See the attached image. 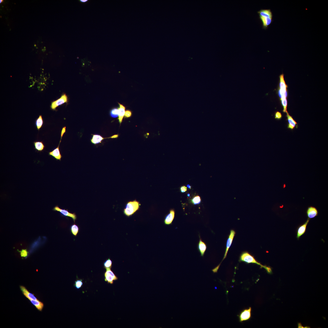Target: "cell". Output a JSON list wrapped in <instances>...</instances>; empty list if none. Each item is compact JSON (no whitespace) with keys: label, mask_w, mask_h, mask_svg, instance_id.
<instances>
[{"label":"cell","mask_w":328,"mask_h":328,"mask_svg":"<svg viewBox=\"0 0 328 328\" xmlns=\"http://www.w3.org/2000/svg\"><path fill=\"white\" fill-rule=\"evenodd\" d=\"M35 123L37 130L39 131L43 127L44 124V121L41 115H39L38 118L36 120Z\"/></svg>","instance_id":"cell-22"},{"label":"cell","mask_w":328,"mask_h":328,"mask_svg":"<svg viewBox=\"0 0 328 328\" xmlns=\"http://www.w3.org/2000/svg\"><path fill=\"white\" fill-rule=\"evenodd\" d=\"M132 115V112L129 110L126 111L124 115L125 118H128L130 117Z\"/></svg>","instance_id":"cell-30"},{"label":"cell","mask_w":328,"mask_h":328,"mask_svg":"<svg viewBox=\"0 0 328 328\" xmlns=\"http://www.w3.org/2000/svg\"><path fill=\"white\" fill-rule=\"evenodd\" d=\"M259 18L263 23V28L264 29H267L272 23L273 18L259 16Z\"/></svg>","instance_id":"cell-17"},{"label":"cell","mask_w":328,"mask_h":328,"mask_svg":"<svg viewBox=\"0 0 328 328\" xmlns=\"http://www.w3.org/2000/svg\"><path fill=\"white\" fill-rule=\"evenodd\" d=\"M83 283L81 280H77L75 282L74 286L78 289H80L83 285Z\"/></svg>","instance_id":"cell-26"},{"label":"cell","mask_w":328,"mask_h":328,"mask_svg":"<svg viewBox=\"0 0 328 328\" xmlns=\"http://www.w3.org/2000/svg\"><path fill=\"white\" fill-rule=\"evenodd\" d=\"M68 101V97L65 94H64L60 98L52 102L50 108L52 110L55 111L57 107L65 103H67Z\"/></svg>","instance_id":"cell-7"},{"label":"cell","mask_w":328,"mask_h":328,"mask_svg":"<svg viewBox=\"0 0 328 328\" xmlns=\"http://www.w3.org/2000/svg\"><path fill=\"white\" fill-rule=\"evenodd\" d=\"M141 204L136 200L128 201L124 209V214L126 216L130 217L139 209Z\"/></svg>","instance_id":"cell-2"},{"label":"cell","mask_w":328,"mask_h":328,"mask_svg":"<svg viewBox=\"0 0 328 328\" xmlns=\"http://www.w3.org/2000/svg\"><path fill=\"white\" fill-rule=\"evenodd\" d=\"M92 135H93V137H92L91 140V142H92V143L94 145H97L100 143L102 141L105 139L111 138H117L119 136L118 135H113L112 137H109L104 138V137H103L102 136L99 135L92 134Z\"/></svg>","instance_id":"cell-10"},{"label":"cell","mask_w":328,"mask_h":328,"mask_svg":"<svg viewBox=\"0 0 328 328\" xmlns=\"http://www.w3.org/2000/svg\"><path fill=\"white\" fill-rule=\"evenodd\" d=\"M259 16L273 18V14L270 9H261L257 12Z\"/></svg>","instance_id":"cell-18"},{"label":"cell","mask_w":328,"mask_h":328,"mask_svg":"<svg viewBox=\"0 0 328 328\" xmlns=\"http://www.w3.org/2000/svg\"><path fill=\"white\" fill-rule=\"evenodd\" d=\"M110 115L111 117L114 118H115L119 116V108H114L112 109L110 112Z\"/></svg>","instance_id":"cell-25"},{"label":"cell","mask_w":328,"mask_h":328,"mask_svg":"<svg viewBox=\"0 0 328 328\" xmlns=\"http://www.w3.org/2000/svg\"><path fill=\"white\" fill-rule=\"evenodd\" d=\"M104 267L106 270L111 269L112 266V262L110 258L106 260L103 264Z\"/></svg>","instance_id":"cell-24"},{"label":"cell","mask_w":328,"mask_h":328,"mask_svg":"<svg viewBox=\"0 0 328 328\" xmlns=\"http://www.w3.org/2000/svg\"><path fill=\"white\" fill-rule=\"evenodd\" d=\"M187 187L188 188H189L190 189H191V187L190 186V185H189V184L187 185Z\"/></svg>","instance_id":"cell-33"},{"label":"cell","mask_w":328,"mask_h":328,"mask_svg":"<svg viewBox=\"0 0 328 328\" xmlns=\"http://www.w3.org/2000/svg\"><path fill=\"white\" fill-rule=\"evenodd\" d=\"M282 117V114L279 112H276L275 114V118L277 120H281Z\"/></svg>","instance_id":"cell-29"},{"label":"cell","mask_w":328,"mask_h":328,"mask_svg":"<svg viewBox=\"0 0 328 328\" xmlns=\"http://www.w3.org/2000/svg\"><path fill=\"white\" fill-rule=\"evenodd\" d=\"M65 132V131L64 130H62L61 132V136L60 141L59 145L58 147L56 149H55L51 152L49 153V155L53 157L57 160L61 161V158L62 156L61 154L60 151L59 149V147L60 143L61 141V140L63 137V134Z\"/></svg>","instance_id":"cell-8"},{"label":"cell","mask_w":328,"mask_h":328,"mask_svg":"<svg viewBox=\"0 0 328 328\" xmlns=\"http://www.w3.org/2000/svg\"><path fill=\"white\" fill-rule=\"evenodd\" d=\"M235 233H235V231L234 230H231L230 234L229 235L228 239L227 240V242L226 247V250H225V255H224V257L221 262V263L218 266H217L215 268L217 270H218V269H219V268L220 267V266L221 264L222 263V262L223 261L226 257L227 256V253H228V250H229L230 247L231 246V245L232 244V243L233 240L234 238V237L235 236Z\"/></svg>","instance_id":"cell-4"},{"label":"cell","mask_w":328,"mask_h":328,"mask_svg":"<svg viewBox=\"0 0 328 328\" xmlns=\"http://www.w3.org/2000/svg\"><path fill=\"white\" fill-rule=\"evenodd\" d=\"M192 203L194 205L199 204L201 202V199L200 196H196L193 198L192 200Z\"/></svg>","instance_id":"cell-27"},{"label":"cell","mask_w":328,"mask_h":328,"mask_svg":"<svg viewBox=\"0 0 328 328\" xmlns=\"http://www.w3.org/2000/svg\"><path fill=\"white\" fill-rule=\"evenodd\" d=\"M31 303L34 305L35 307L39 311L43 310L44 307V304L43 302H41L39 300H29Z\"/></svg>","instance_id":"cell-20"},{"label":"cell","mask_w":328,"mask_h":328,"mask_svg":"<svg viewBox=\"0 0 328 328\" xmlns=\"http://www.w3.org/2000/svg\"><path fill=\"white\" fill-rule=\"evenodd\" d=\"M104 275L105 281L106 282H107L108 283L112 284L113 283L114 281L118 279V277L111 270V269L106 270L104 273Z\"/></svg>","instance_id":"cell-6"},{"label":"cell","mask_w":328,"mask_h":328,"mask_svg":"<svg viewBox=\"0 0 328 328\" xmlns=\"http://www.w3.org/2000/svg\"><path fill=\"white\" fill-rule=\"evenodd\" d=\"M20 255L22 257H26L28 256V252L26 249H23L20 251Z\"/></svg>","instance_id":"cell-28"},{"label":"cell","mask_w":328,"mask_h":328,"mask_svg":"<svg viewBox=\"0 0 328 328\" xmlns=\"http://www.w3.org/2000/svg\"><path fill=\"white\" fill-rule=\"evenodd\" d=\"M200 240L198 244V249L201 256L203 257L207 249L206 243L203 241L199 236Z\"/></svg>","instance_id":"cell-15"},{"label":"cell","mask_w":328,"mask_h":328,"mask_svg":"<svg viewBox=\"0 0 328 328\" xmlns=\"http://www.w3.org/2000/svg\"><path fill=\"white\" fill-rule=\"evenodd\" d=\"M188 197H189L190 196V195L189 194H188Z\"/></svg>","instance_id":"cell-34"},{"label":"cell","mask_w":328,"mask_h":328,"mask_svg":"<svg viewBox=\"0 0 328 328\" xmlns=\"http://www.w3.org/2000/svg\"><path fill=\"white\" fill-rule=\"evenodd\" d=\"M119 105V108L118 120L120 124L122 122L123 120L125 113V107L122 104L118 103Z\"/></svg>","instance_id":"cell-19"},{"label":"cell","mask_w":328,"mask_h":328,"mask_svg":"<svg viewBox=\"0 0 328 328\" xmlns=\"http://www.w3.org/2000/svg\"><path fill=\"white\" fill-rule=\"evenodd\" d=\"M187 190V188L185 186H182L181 188V191L182 193L186 192Z\"/></svg>","instance_id":"cell-31"},{"label":"cell","mask_w":328,"mask_h":328,"mask_svg":"<svg viewBox=\"0 0 328 328\" xmlns=\"http://www.w3.org/2000/svg\"><path fill=\"white\" fill-rule=\"evenodd\" d=\"M20 289L23 295L29 300H38L34 294L30 292L26 288L23 286H20Z\"/></svg>","instance_id":"cell-12"},{"label":"cell","mask_w":328,"mask_h":328,"mask_svg":"<svg viewBox=\"0 0 328 328\" xmlns=\"http://www.w3.org/2000/svg\"><path fill=\"white\" fill-rule=\"evenodd\" d=\"M175 215L174 210L172 209L170 210L169 213L165 217L164 223L166 225H169L172 224L174 220Z\"/></svg>","instance_id":"cell-16"},{"label":"cell","mask_w":328,"mask_h":328,"mask_svg":"<svg viewBox=\"0 0 328 328\" xmlns=\"http://www.w3.org/2000/svg\"><path fill=\"white\" fill-rule=\"evenodd\" d=\"M79 229L78 226L75 224L72 225L70 227L71 233L75 237H77L79 232Z\"/></svg>","instance_id":"cell-23"},{"label":"cell","mask_w":328,"mask_h":328,"mask_svg":"<svg viewBox=\"0 0 328 328\" xmlns=\"http://www.w3.org/2000/svg\"><path fill=\"white\" fill-rule=\"evenodd\" d=\"M251 307L244 310L240 314L239 317V321L242 322L249 320L251 316Z\"/></svg>","instance_id":"cell-9"},{"label":"cell","mask_w":328,"mask_h":328,"mask_svg":"<svg viewBox=\"0 0 328 328\" xmlns=\"http://www.w3.org/2000/svg\"><path fill=\"white\" fill-rule=\"evenodd\" d=\"M318 213L317 209L315 207L313 206L309 207L307 210V215L308 218L310 220L317 216Z\"/></svg>","instance_id":"cell-13"},{"label":"cell","mask_w":328,"mask_h":328,"mask_svg":"<svg viewBox=\"0 0 328 328\" xmlns=\"http://www.w3.org/2000/svg\"><path fill=\"white\" fill-rule=\"evenodd\" d=\"M33 144L35 149L40 152L44 150L45 147L43 141H35L33 142Z\"/></svg>","instance_id":"cell-21"},{"label":"cell","mask_w":328,"mask_h":328,"mask_svg":"<svg viewBox=\"0 0 328 328\" xmlns=\"http://www.w3.org/2000/svg\"><path fill=\"white\" fill-rule=\"evenodd\" d=\"M53 210L54 211L59 212L63 216L72 218L74 223L75 222V220H77V217L75 213H70L68 210L61 209L58 206H56L54 208Z\"/></svg>","instance_id":"cell-5"},{"label":"cell","mask_w":328,"mask_h":328,"mask_svg":"<svg viewBox=\"0 0 328 328\" xmlns=\"http://www.w3.org/2000/svg\"><path fill=\"white\" fill-rule=\"evenodd\" d=\"M280 89L279 91V95L281 100L287 99L288 96L287 88L288 86L285 83L284 75L282 74L280 76Z\"/></svg>","instance_id":"cell-3"},{"label":"cell","mask_w":328,"mask_h":328,"mask_svg":"<svg viewBox=\"0 0 328 328\" xmlns=\"http://www.w3.org/2000/svg\"><path fill=\"white\" fill-rule=\"evenodd\" d=\"M239 261L244 262L247 264H254L260 266L261 268H264L268 274L272 273L271 268L269 266H264L258 262L254 256L251 255L248 252H244L240 256Z\"/></svg>","instance_id":"cell-1"},{"label":"cell","mask_w":328,"mask_h":328,"mask_svg":"<svg viewBox=\"0 0 328 328\" xmlns=\"http://www.w3.org/2000/svg\"><path fill=\"white\" fill-rule=\"evenodd\" d=\"M80 1L84 3L87 1V0H81Z\"/></svg>","instance_id":"cell-32"},{"label":"cell","mask_w":328,"mask_h":328,"mask_svg":"<svg viewBox=\"0 0 328 328\" xmlns=\"http://www.w3.org/2000/svg\"><path fill=\"white\" fill-rule=\"evenodd\" d=\"M286 116L288 122V129L293 130L295 128H298V123L288 113H287Z\"/></svg>","instance_id":"cell-11"},{"label":"cell","mask_w":328,"mask_h":328,"mask_svg":"<svg viewBox=\"0 0 328 328\" xmlns=\"http://www.w3.org/2000/svg\"><path fill=\"white\" fill-rule=\"evenodd\" d=\"M310 219H308L306 222L300 226L298 228L297 232V238L299 239L300 238L305 232L307 226L309 222Z\"/></svg>","instance_id":"cell-14"}]
</instances>
